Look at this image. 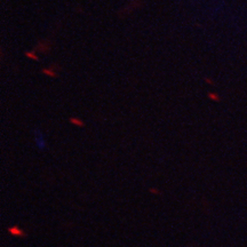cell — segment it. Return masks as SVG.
<instances>
[{
	"mask_svg": "<svg viewBox=\"0 0 247 247\" xmlns=\"http://www.w3.org/2000/svg\"><path fill=\"white\" fill-rule=\"evenodd\" d=\"M33 136H34V142L37 144V146L39 149H45L46 146V143H45V140H44V135L41 133L40 131H36L33 132Z\"/></svg>",
	"mask_w": 247,
	"mask_h": 247,
	"instance_id": "1",
	"label": "cell"
},
{
	"mask_svg": "<svg viewBox=\"0 0 247 247\" xmlns=\"http://www.w3.org/2000/svg\"><path fill=\"white\" fill-rule=\"evenodd\" d=\"M8 232L11 235L16 237H23L25 235V232L23 231V229H21L20 227H11V228H8Z\"/></svg>",
	"mask_w": 247,
	"mask_h": 247,
	"instance_id": "2",
	"label": "cell"
},
{
	"mask_svg": "<svg viewBox=\"0 0 247 247\" xmlns=\"http://www.w3.org/2000/svg\"><path fill=\"white\" fill-rule=\"evenodd\" d=\"M44 73H45V75H47V76H50V77H55V76H56V73H55V72L49 71V70H44Z\"/></svg>",
	"mask_w": 247,
	"mask_h": 247,
	"instance_id": "3",
	"label": "cell"
},
{
	"mask_svg": "<svg viewBox=\"0 0 247 247\" xmlns=\"http://www.w3.org/2000/svg\"><path fill=\"white\" fill-rule=\"evenodd\" d=\"M26 55L29 57H31V58H33V60H38V56H34V54H32V53H28Z\"/></svg>",
	"mask_w": 247,
	"mask_h": 247,
	"instance_id": "4",
	"label": "cell"
},
{
	"mask_svg": "<svg viewBox=\"0 0 247 247\" xmlns=\"http://www.w3.org/2000/svg\"><path fill=\"white\" fill-rule=\"evenodd\" d=\"M71 121H72V123L77 124V125H80V126H81V125H84V124H82V121H78V120H76V118H75V119H73V118H72V119H71Z\"/></svg>",
	"mask_w": 247,
	"mask_h": 247,
	"instance_id": "5",
	"label": "cell"
},
{
	"mask_svg": "<svg viewBox=\"0 0 247 247\" xmlns=\"http://www.w3.org/2000/svg\"><path fill=\"white\" fill-rule=\"evenodd\" d=\"M150 191H152V193H159V191L154 190V189H150Z\"/></svg>",
	"mask_w": 247,
	"mask_h": 247,
	"instance_id": "6",
	"label": "cell"
}]
</instances>
